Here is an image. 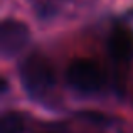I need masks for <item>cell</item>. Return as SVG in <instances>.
<instances>
[{
	"mask_svg": "<svg viewBox=\"0 0 133 133\" xmlns=\"http://www.w3.org/2000/svg\"><path fill=\"white\" fill-rule=\"evenodd\" d=\"M29 27L24 22L7 19L0 27V51L3 57H12L20 52L29 42Z\"/></svg>",
	"mask_w": 133,
	"mask_h": 133,
	"instance_id": "3957f363",
	"label": "cell"
},
{
	"mask_svg": "<svg viewBox=\"0 0 133 133\" xmlns=\"http://www.w3.org/2000/svg\"><path fill=\"white\" fill-rule=\"evenodd\" d=\"M20 81L30 98H45L56 86L52 68L42 56H30L20 66Z\"/></svg>",
	"mask_w": 133,
	"mask_h": 133,
	"instance_id": "6da1fadb",
	"label": "cell"
},
{
	"mask_svg": "<svg viewBox=\"0 0 133 133\" xmlns=\"http://www.w3.org/2000/svg\"><path fill=\"white\" fill-rule=\"evenodd\" d=\"M108 54L116 62L133 59V32L127 27H116L108 37Z\"/></svg>",
	"mask_w": 133,
	"mask_h": 133,
	"instance_id": "277c9868",
	"label": "cell"
},
{
	"mask_svg": "<svg viewBox=\"0 0 133 133\" xmlns=\"http://www.w3.org/2000/svg\"><path fill=\"white\" fill-rule=\"evenodd\" d=\"M0 133H24V120L17 113H5L0 121Z\"/></svg>",
	"mask_w": 133,
	"mask_h": 133,
	"instance_id": "5b68a950",
	"label": "cell"
},
{
	"mask_svg": "<svg viewBox=\"0 0 133 133\" xmlns=\"http://www.w3.org/2000/svg\"><path fill=\"white\" fill-rule=\"evenodd\" d=\"M66 81L74 91L83 94L98 93L103 88V72L99 66L88 59H76L69 64L66 71Z\"/></svg>",
	"mask_w": 133,
	"mask_h": 133,
	"instance_id": "7a4b0ae2",
	"label": "cell"
}]
</instances>
